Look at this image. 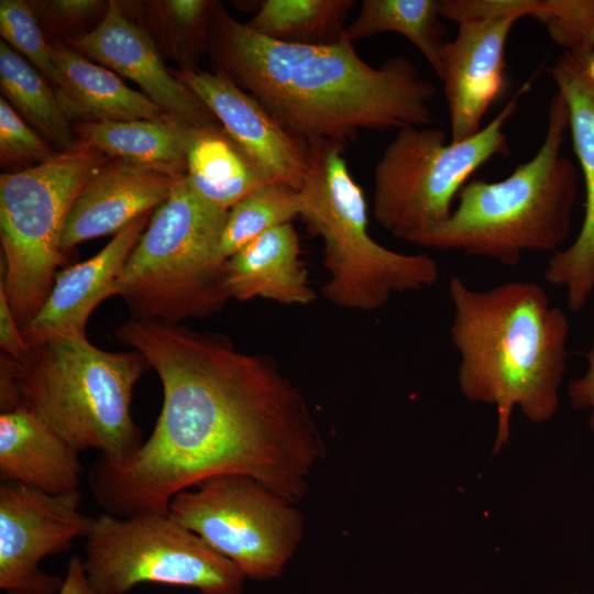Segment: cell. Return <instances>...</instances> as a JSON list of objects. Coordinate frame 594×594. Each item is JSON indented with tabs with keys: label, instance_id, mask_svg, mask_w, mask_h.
<instances>
[{
	"label": "cell",
	"instance_id": "cell-1",
	"mask_svg": "<svg viewBox=\"0 0 594 594\" xmlns=\"http://www.w3.org/2000/svg\"><path fill=\"white\" fill-rule=\"evenodd\" d=\"M116 333L156 371L163 405L133 457L91 465L98 504L119 517L166 515L177 493L228 474L250 476L290 503L306 493L322 442L302 396L270 358L160 320L130 318Z\"/></svg>",
	"mask_w": 594,
	"mask_h": 594
},
{
	"label": "cell",
	"instance_id": "cell-2",
	"mask_svg": "<svg viewBox=\"0 0 594 594\" xmlns=\"http://www.w3.org/2000/svg\"><path fill=\"white\" fill-rule=\"evenodd\" d=\"M206 54L302 143L342 146L362 130L430 127L435 86L403 56L365 63L346 36L331 45L265 37L217 4Z\"/></svg>",
	"mask_w": 594,
	"mask_h": 594
},
{
	"label": "cell",
	"instance_id": "cell-3",
	"mask_svg": "<svg viewBox=\"0 0 594 594\" xmlns=\"http://www.w3.org/2000/svg\"><path fill=\"white\" fill-rule=\"evenodd\" d=\"M448 292L453 307L450 339L460 355L459 386L466 398L495 405L497 452L509 438L515 406L534 422L556 414L569 320L532 282L476 290L452 277Z\"/></svg>",
	"mask_w": 594,
	"mask_h": 594
},
{
	"label": "cell",
	"instance_id": "cell-4",
	"mask_svg": "<svg viewBox=\"0 0 594 594\" xmlns=\"http://www.w3.org/2000/svg\"><path fill=\"white\" fill-rule=\"evenodd\" d=\"M151 367L139 351L109 352L87 336L28 344L0 359V411L25 408L81 452L122 463L143 444L131 415L133 388Z\"/></svg>",
	"mask_w": 594,
	"mask_h": 594
},
{
	"label": "cell",
	"instance_id": "cell-5",
	"mask_svg": "<svg viewBox=\"0 0 594 594\" xmlns=\"http://www.w3.org/2000/svg\"><path fill=\"white\" fill-rule=\"evenodd\" d=\"M569 110L551 100L543 141L531 160L497 182L475 179L459 191L450 218L420 246L517 265L525 252L559 251L571 231L579 170L561 154Z\"/></svg>",
	"mask_w": 594,
	"mask_h": 594
},
{
	"label": "cell",
	"instance_id": "cell-6",
	"mask_svg": "<svg viewBox=\"0 0 594 594\" xmlns=\"http://www.w3.org/2000/svg\"><path fill=\"white\" fill-rule=\"evenodd\" d=\"M306 148L299 217L323 241L329 276L322 296L340 308L373 311L397 294L432 286L439 268L431 256L396 252L371 237L367 204L343 157L344 146L315 140Z\"/></svg>",
	"mask_w": 594,
	"mask_h": 594
},
{
	"label": "cell",
	"instance_id": "cell-7",
	"mask_svg": "<svg viewBox=\"0 0 594 594\" xmlns=\"http://www.w3.org/2000/svg\"><path fill=\"white\" fill-rule=\"evenodd\" d=\"M227 216L199 197L185 174L176 178L112 288L131 318L179 323L223 307L231 297L218 248Z\"/></svg>",
	"mask_w": 594,
	"mask_h": 594
},
{
	"label": "cell",
	"instance_id": "cell-8",
	"mask_svg": "<svg viewBox=\"0 0 594 594\" xmlns=\"http://www.w3.org/2000/svg\"><path fill=\"white\" fill-rule=\"evenodd\" d=\"M529 82L475 135L447 141L442 130L405 127L386 146L373 174L372 213L392 235L419 245L452 213L468 179L494 156L510 155L504 125Z\"/></svg>",
	"mask_w": 594,
	"mask_h": 594
},
{
	"label": "cell",
	"instance_id": "cell-9",
	"mask_svg": "<svg viewBox=\"0 0 594 594\" xmlns=\"http://www.w3.org/2000/svg\"><path fill=\"white\" fill-rule=\"evenodd\" d=\"M110 158L76 143L53 160L0 176V279L21 330L48 296L66 261L61 238L72 205Z\"/></svg>",
	"mask_w": 594,
	"mask_h": 594
},
{
	"label": "cell",
	"instance_id": "cell-10",
	"mask_svg": "<svg viewBox=\"0 0 594 594\" xmlns=\"http://www.w3.org/2000/svg\"><path fill=\"white\" fill-rule=\"evenodd\" d=\"M85 551L88 578L101 594H125L141 583L242 594L246 578L168 514L95 517Z\"/></svg>",
	"mask_w": 594,
	"mask_h": 594
},
{
	"label": "cell",
	"instance_id": "cell-11",
	"mask_svg": "<svg viewBox=\"0 0 594 594\" xmlns=\"http://www.w3.org/2000/svg\"><path fill=\"white\" fill-rule=\"evenodd\" d=\"M292 504L250 476L228 474L177 493L168 515L246 578L265 581L280 574L302 538V516Z\"/></svg>",
	"mask_w": 594,
	"mask_h": 594
},
{
	"label": "cell",
	"instance_id": "cell-12",
	"mask_svg": "<svg viewBox=\"0 0 594 594\" xmlns=\"http://www.w3.org/2000/svg\"><path fill=\"white\" fill-rule=\"evenodd\" d=\"M543 8L542 0H439V15L454 22L439 79L450 118V141L482 130V120L505 86V45L513 25Z\"/></svg>",
	"mask_w": 594,
	"mask_h": 594
},
{
	"label": "cell",
	"instance_id": "cell-13",
	"mask_svg": "<svg viewBox=\"0 0 594 594\" xmlns=\"http://www.w3.org/2000/svg\"><path fill=\"white\" fill-rule=\"evenodd\" d=\"M79 490L52 495L12 482L0 484V588L4 594H55L64 580L41 561L86 538L95 517L80 512Z\"/></svg>",
	"mask_w": 594,
	"mask_h": 594
},
{
	"label": "cell",
	"instance_id": "cell-14",
	"mask_svg": "<svg viewBox=\"0 0 594 594\" xmlns=\"http://www.w3.org/2000/svg\"><path fill=\"white\" fill-rule=\"evenodd\" d=\"M594 52V51H591ZM587 51H564L551 76L569 110V129L584 183L585 209L573 243L549 258L548 283L564 287L568 306L581 310L594 292V76L587 68Z\"/></svg>",
	"mask_w": 594,
	"mask_h": 594
},
{
	"label": "cell",
	"instance_id": "cell-15",
	"mask_svg": "<svg viewBox=\"0 0 594 594\" xmlns=\"http://www.w3.org/2000/svg\"><path fill=\"white\" fill-rule=\"evenodd\" d=\"M108 69L129 78L170 118L200 129L220 127L205 102L167 69L151 35L109 1L101 22L90 32L64 41Z\"/></svg>",
	"mask_w": 594,
	"mask_h": 594
},
{
	"label": "cell",
	"instance_id": "cell-16",
	"mask_svg": "<svg viewBox=\"0 0 594 594\" xmlns=\"http://www.w3.org/2000/svg\"><path fill=\"white\" fill-rule=\"evenodd\" d=\"M216 116L234 143L271 183L300 190L308 173L306 144L288 133L223 70L170 69Z\"/></svg>",
	"mask_w": 594,
	"mask_h": 594
},
{
	"label": "cell",
	"instance_id": "cell-17",
	"mask_svg": "<svg viewBox=\"0 0 594 594\" xmlns=\"http://www.w3.org/2000/svg\"><path fill=\"white\" fill-rule=\"evenodd\" d=\"M177 177L121 160L108 161L75 198L61 238L62 253L66 255L90 239L116 234L153 213L167 199Z\"/></svg>",
	"mask_w": 594,
	"mask_h": 594
},
{
	"label": "cell",
	"instance_id": "cell-18",
	"mask_svg": "<svg viewBox=\"0 0 594 594\" xmlns=\"http://www.w3.org/2000/svg\"><path fill=\"white\" fill-rule=\"evenodd\" d=\"M151 215L120 230L92 257L57 272L41 309L21 330L26 344L56 337L86 336L90 315L101 301L112 297L114 282Z\"/></svg>",
	"mask_w": 594,
	"mask_h": 594
},
{
	"label": "cell",
	"instance_id": "cell-19",
	"mask_svg": "<svg viewBox=\"0 0 594 594\" xmlns=\"http://www.w3.org/2000/svg\"><path fill=\"white\" fill-rule=\"evenodd\" d=\"M79 451L35 415L19 407L0 414V479L52 495L77 491Z\"/></svg>",
	"mask_w": 594,
	"mask_h": 594
},
{
	"label": "cell",
	"instance_id": "cell-20",
	"mask_svg": "<svg viewBox=\"0 0 594 594\" xmlns=\"http://www.w3.org/2000/svg\"><path fill=\"white\" fill-rule=\"evenodd\" d=\"M51 45L56 67L54 90L70 122L173 119L144 94L131 89L113 72L64 41Z\"/></svg>",
	"mask_w": 594,
	"mask_h": 594
},
{
	"label": "cell",
	"instance_id": "cell-21",
	"mask_svg": "<svg viewBox=\"0 0 594 594\" xmlns=\"http://www.w3.org/2000/svg\"><path fill=\"white\" fill-rule=\"evenodd\" d=\"M224 279L230 297L239 300L308 305L316 298L290 222L267 230L230 256Z\"/></svg>",
	"mask_w": 594,
	"mask_h": 594
},
{
	"label": "cell",
	"instance_id": "cell-22",
	"mask_svg": "<svg viewBox=\"0 0 594 594\" xmlns=\"http://www.w3.org/2000/svg\"><path fill=\"white\" fill-rule=\"evenodd\" d=\"M77 143L121 160L167 172L186 174L187 152L200 128L178 120L75 122Z\"/></svg>",
	"mask_w": 594,
	"mask_h": 594
},
{
	"label": "cell",
	"instance_id": "cell-23",
	"mask_svg": "<svg viewBox=\"0 0 594 594\" xmlns=\"http://www.w3.org/2000/svg\"><path fill=\"white\" fill-rule=\"evenodd\" d=\"M185 176L199 197L224 211L271 183L221 125L199 130L187 152Z\"/></svg>",
	"mask_w": 594,
	"mask_h": 594
},
{
	"label": "cell",
	"instance_id": "cell-24",
	"mask_svg": "<svg viewBox=\"0 0 594 594\" xmlns=\"http://www.w3.org/2000/svg\"><path fill=\"white\" fill-rule=\"evenodd\" d=\"M123 11L153 38L162 55L179 69H195L206 54L211 19L218 1H119Z\"/></svg>",
	"mask_w": 594,
	"mask_h": 594
},
{
	"label": "cell",
	"instance_id": "cell-25",
	"mask_svg": "<svg viewBox=\"0 0 594 594\" xmlns=\"http://www.w3.org/2000/svg\"><path fill=\"white\" fill-rule=\"evenodd\" d=\"M0 87L10 106L59 153L77 141L55 90L11 46L0 42Z\"/></svg>",
	"mask_w": 594,
	"mask_h": 594
},
{
	"label": "cell",
	"instance_id": "cell-26",
	"mask_svg": "<svg viewBox=\"0 0 594 594\" xmlns=\"http://www.w3.org/2000/svg\"><path fill=\"white\" fill-rule=\"evenodd\" d=\"M385 32L398 33L411 42L439 77L447 43L439 0H363L345 36L353 43Z\"/></svg>",
	"mask_w": 594,
	"mask_h": 594
},
{
	"label": "cell",
	"instance_id": "cell-27",
	"mask_svg": "<svg viewBox=\"0 0 594 594\" xmlns=\"http://www.w3.org/2000/svg\"><path fill=\"white\" fill-rule=\"evenodd\" d=\"M354 0H265L246 25L271 40L331 45L345 37L344 21Z\"/></svg>",
	"mask_w": 594,
	"mask_h": 594
},
{
	"label": "cell",
	"instance_id": "cell-28",
	"mask_svg": "<svg viewBox=\"0 0 594 594\" xmlns=\"http://www.w3.org/2000/svg\"><path fill=\"white\" fill-rule=\"evenodd\" d=\"M300 215V194L279 183H267L228 211L219 240V256L227 261L249 242Z\"/></svg>",
	"mask_w": 594,
	"mask_h": 594
},
{
	"label": "cell",
	"instance_id": "cell-29",
	"mask_svg": "<svg viewBox=\"0 0 594 594\" xmlns=\"http://www.w3.org/2000/svg\"><path fill=\"white\" fill-rule=\"evenodd\" d=\"M0 33L3 41L28 57L55 89L56 67L52 45L46 40L31 2L1 0Z\"/></svg>",
	"mask_w": 594,
	"mask_h": 594
},
{
	"label": "cell",
	"instance_id": "cell-30",
	"mask_svg": "<svg viewBox=\"0 0 594 594\" xmlns=\"http://www.w3.org/2000/svg\"><path fill=\"white\" fill-rule=\"evenodd\" d=\"M534 18L564 51H594V0H543Z\"/></svg>",
	"mask_w": 594,
	"mask_h": 594
},
{
	"label": "cell",
	"instance_id": "cell-31",
	"mask_svg": "<svg viewBox=\"0 0 594 594\" xmlns=\"http://www.w3.org/2000/svg\"><path fill=\"white\" fill-rule=\"evenodd\" d=\"M57 152L0 98V158L7 168H31L53 160Z\"/></svg>",
	"mask_w": 594,
	"mask_h": 594
},
{
	"label": "cell",
	"instance_id": "cell-32",
	"mask_svg": "<svg viewBox=\"0 0 594 594\" xmlns=\"http://www.w3.org/2000/svg\"><path fill=\"white\" fill-rule=\"evenodd\" d=\"M31 4L45 36L66 41L94 30L103 19L109 1L44 0Z\"/></svg>",
	"mask_w": 594,
	"mask_h": 594
},
{
	"label": "cell",
	"instance_id": "cell-33",
	"mask_svg": "<svg viewBox=\"0 0 594 594\" xmlns=\"http://www.w3.org/2000/svg\"><path fill=\"white\" fill-rule=\"evenodd\" d=\"M0 346L6 355L13 359H20L28 348L2 287H0Z\"/></svg>",
	"mask_w": 594,
	"mask_h": 594
},
{
	"label": "cell",
	"instance_id": "cell-34",
	"mask_svg": "<svg viewBox=\"0 0 594 594\" xmlns=\"http://www.w3.org/2000/svg\"><path fill=\"white\" fill-rule=\"evenodd\" d=\"M585 373L573 380L568 386L571 404L576 409H590V427L594 432V340L586 353Z\"/></svg>",
	"mask_w": 594,
	"mask_h": 594
},
{
	"label": "cell",
	"instance_id": "cell-35",
	"mask_svg": "<svg viewBox=\"0 0 594 594\" xmlns=\"http://www.w3.org/2000/svg\"><path fill=\"white\" fill-rule=\"evenodd\" d=\"M58 594H101L90 582L84 560L72 557L66 569V576Z\"/></svg>",
	"mask_w": 594,
	"mask_h": 594
}]
</instances>
